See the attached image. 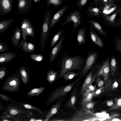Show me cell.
<instances>
[{
	"label": "cell",
	"mask_w": 121,
	"mask_h": 121,
	"mask_svg": "<svg viewBox=\"0 0 121 121\" xmlns=\"http://www.w3.org/2000/svg\"><path fill=\"white\" fill-rule=\"evenodd\" d=\"M61 63L59 61L60 71L57 79L59 80L67 72L73 70L81 71L84 64L85 59L82 55H76L73 57H70L68 54H65L61 57Z\"/></svg>",
	"instance_id": "6da1fadb"
},
{
	"label": "cell",
	"mask_w": 121,
	"mask_h": 121,
	"mask_svg": "<svg viewBox=\"0 0 121 121\" xmlns=\"http://www.w3.org/2000/svg\"><path fill=\"white\" fill-rule=\"evenodd\" d=\"M81 79L77 78L73 82L59 87L55 89L51 94L46 101V105L48 107L55 101L61 97L67 95L72 90L76 83Z\"/></svg>",
	"instance_id": "7a4b0ae2"
},
{
	"label": "cell",
	"mask_w": 121,
	"mask_h": 121,
	"mask_svg": "<svg viewBox=\"0 0 121 121\" xmlns=\"http://www.w3.org/2000/svg\"><path fill=\"white\" fill-rule=\"evenodd\" d=\"M100 63L94 65L86 75L82 84L79 90L78 97H81L86 91L94 81L100 68Z\"/></svg>",
	"instance_id": "3957f363"
},
{
	"label": "cell",
	"mask_w": 121,
	"mask_h": 121,
	"mask_svg": "<svg viewBox=\"0 0 121 121\" xmlns=\"http://www.w3.org/2000/svg\"><path fill=\"white\" fill-rule=\"evenodd\" d=\"M20 75L19 71L11 75L7 78L1 87L4 91L13 92L19 91L21 84Z\"/></svg>",
	"instance_id": "277c9868"
},
{
	"label": "cell",
	"mask_w": 121,
	"mask_h": 121,
	"mask_svg": "<svg viewBox=\"0 0 121 121\" xmlns=\"http://www.w3.org/2000/svg\"><path fill=\"white\" fill-rule=\"evenodd\" d=\"M51 17V12L47 10L44 17L42 24L40 40V50L41 52L47 41L50 29V26Z\"/></svg>",
	"instance_id": "5b68a950"
},
{
	"label": "cell",
	"mask_w": 121,
	"mask_h": 121,
	"mask_svg": "<svg viewBox=\"0 0 121 121\" xmlns=\"http://www.w3.org/2000/svg\"><path fill=\"white\" fill-rule=\"evenodd\" d=\"M72 116L65 118V121H92L97 118L93 113L80 108Z\"/></svg>",
	"instance_id": "8992f818"
},
{
	"label": "cell",
	"mask_w": 121,
	"mask_h": 121,
	"mask_svg": "<svg viewBox=\"0 0 121 121\" xmlns=\"http://www.w3.org/2000/svg\"><path fill=\"white\" fill-rule=\"evenodd\" d=\"M98 56V53L90 50L85 59L83 68L79 75V78L82 79L87 74L93 67L95 65Z\"/></svg>",
	"instance_id": "52a82bcc"
},
{
	"label": "cell",
	"mask_w": 121,
	"mask_h": 121,
	"mask_svg": "<svg viewBox=\"0 0 121 121\" xmlns=\"http://www.w3.org/2000/svg\"><path fill=\"white\" fill-rule=\"evenodd\" d=\"M5 106L4 108L5 112L3 114L5 115L1 117L0 118H13V116L20 114H26L27 117L33 115L31 111L23 110L21 108L9 105Z\"/></svg>",
	"instance_id": "ba28073f"
},
{
	"label": "cell",
	"mask_w": 121,
	"mask_h": 121,
	"mask_svg": "<svg viewBox=\"0 0 121 121\" xmlns=\"http://www.w3.org/2000/svg\"><path fill=\"white\" fill-rule=\"evenodd\" d=\"M82 80L77 82L71 90L70 97L66 102L64 106L65 108H71L76 110H77L76 105L78 99L79 87Z\"/></svg>",
	"instance_id": "9c48e42d"
},
{
	"label": "cell",
	"mask_w": 121,
	"mask_h": 121,
	"mask_svg": "<svg viewBox=\"0 0 121 121\" xmlns=\"http://www.w3.org/2000/svg\"><path fill=\"white\" fill-rule=\"evenodd\" d=\"M81 15L80 11L77 9L71 12L66 17L65 21L62 24L61 26L72 22L73 25L72 32H74L81 23Z\"/></svg>",
	"instance_id": "30bf717a"
},
{
	"label": "cell",
	"mask_w": 121,
	"mask_h": 121,
	"mask_svg": "<svg viewBox=\"0 0 121 121\" xmlns=\"http://www.w3.org/2000/svg\"><path fill=\"white\" fill-rule=\"evenodd\" d=\"M67 95H65L58 99L47 111L45 118V121H49L51 117L56 114L62 105L64 100Z\"/></svg>",
	"instance_id": "8fae6325"
},
{
	"label": "cell",
	"mask_w": 121,
	"mask_h": 121,
	"mask_svg": "<svg viewBox=\"0 0 121 121\" xmlns=\"http://www.w3.org/2000/svg\"><path fill=\"white\" fill-rule=\"evenodd\" d=\"M109 72V61L108 58H107L100 67L96 78L102 76L104 79L105 83L108 80Z\"/></svg>",
	"instance_id": "7c38bea8"
},
{
	"label": "cell",
	"mask_w": 121,
	"mask_h": 121,
	"mask_svg": "<svg viewBox=\"0 0 121 121\" xmlns=\"http://www.w3.org/2000/svg\"><path fill=\"white\" fill-rule=\"evenodd\" d=\"M13 0H0V16H3L13 10Z\"/></svg>",
	"instance_id": "4fadbf2b"
},
{
	"label": "cell",
	"mask_w": 121,
	"mask_h": 121,
	"mask_svg": "<svg viewBox=\"0 0 121 121\" xmlns=\"http://www.w3.org/2000/svg\"><path fill=\"white\" fill-rule=\"evenodd\" d=\"M32 0H17L18 11L20 14L28 12L32 6Z\"/></svg>",
	"instance_id": "5bb4252c"
},
{
	"label": "cell",
	"mask_w": 121,
	"mask_h": 121,
	"mask_svg": "<svg viewBox=\"0 0 121 121\" xmlns=\"http://www.w3.org/2000/svg\"><path fill=\"white\" fill-rule=\"evenodd\" d=\"M66 35L65 34L62 35L57 43L52 49L50 55V64L53 62L61 49L62 43Z\"/></svg>",
	"instance_id": "9a60e30c"
},
{
	"label": "cell",
	"mask_w": 121,
	"mask_h": 121,
	"mask_svg": "<svg viewBox=\"0 0 121 121\" xmlns=\"http://www.w3.org/2000/svg\"><path fill=\"white\" fill-rule=\"evenodd\" d=\"M35 45L31 42L28 43L26 40H22L19 43L17 49L21 48L23 51L28 53L34 52L35 50Z\"/></svg>",
	"instance_id": "2e32d148"
},
{
	"label": "cell",
	"mask_w": 121,
	"mask_h": 121,
	"mask_svg": "<svg viewBox=\"0 0 121 121\" xmlns=\"http://www.w3.org/2000/svg\"><path fill=\"white\" fill-rule=\"evenodd\" d=\"M18 71L22 82L26 85L30 78V72L24 65L19 68Z\"/></svg>",
	"instance_id": "e0dca14e"
},
{
	"label": "cell",
	"mask_w": 121,
	"mask_h": 121,
	"mask_svg": "<svg viewBox=\"0 0 121 121\" xmlns=\"http://www.w3.org/2000/svg\"><path fill=\"white\" fill-rule=\"evenodd\" d=\"M16 55L13 52H4L0 54V65L6 64L11 62L16 57Z\"/></svg>",
	"instance_id": "ac0fdd59"
},
{
	"label": "cell",
	"mask_w": 121,
	"mask_h": 121,
	"mask_svg": "<svg viewBox=\"0 0 121 121\" xmlns=\"http://www.w3.org/2000/svg\"><path fill=\"white\" fill-rule=\"evenodd\" d=\"M68 6L67 5L59 10L54 15L51 19L50 24V28H52L62 17Z\"/></svg>",
	"instance_id": "d6986e66"
},
{
	"label": "cell",
	"mask_w": 121,
	"mask_h": 121,
	"mask_svg": "<svg viewBox=\"0 0 121 121\" xmlns=\"http://www.w3.org/2000/svg\"><path fill=\"white\" fill-rule=\"evenodd\" d=\"M90 33L91 38L95 44L100 48L104 47L102 39L98 36L94 30L92 28H90Z\"/></svg>",
	"instance_id": "ffe728a7"
},
{
	"label": "cell",
	"mask_w": 121,
	"mask_h": 121,
	"mask_svg": "<svg viewBox=\"0 0 121 121\" xmlns=\"http://www.w3.org/2000/svg\"><path fill=\"white\" fill-rule=\"evenodd\" d=\"M21 30L17 27L13 33L11 37V41L13 45L17 48L19 45V41L20 40Z\"/></svg>",
	"instance_id": "44dd1931"
},
{
	"label": "cell",
	"mask_w": 121,
	"mask_h": 121,
	"mask_svg": "<svg viewBox=\"0 0 121 121\" xmlns=\"http://www.w3.org/2000/svg\"><path fill=\"white\" fill-rule=\"evenodd\" d=\"M90 27L95 30H96L102 35L106 36V32L103 29L101 25L94 20L90 19L88 21Z\"/></svg>",
	"instance_id": "7402d4cb"
},
{
	"label": "cell",
	"mask_w": 121,
	"mask_h": 121,
	"mask_svg": "<svg viewBox=\"0 0 121 121\" xmlns=\"http://www.w3.org/2000/svg\"><path fill=\"white\" fill-rule=\"evenodd\" d=\"M98 102V101L92 100L86 102L81 103H80V108L85 111L93 113L95 110V106Z\"/></svg>",
	"instance_id": "603a6c76"
},
{
	"label": "cell",
	"mask_w": 121,
	"mask_h": 121,
	"mask_svg": "<svg viewBox=\"0 0 121 121\" xmlns=\"http://www.w3.org/2000/svg\"><path fill=\"white\" fill-rule=\"evenodd\" d=\"M94 3V2H93L88 8L87 12V17H98L101 13V11L99 9L93 6Z\"/></svg>",
	"instance_id": "cb8c5ba5"
},
{
	"label": "cell",
	"mask_w": 121,
	"mask_h": 121,
	"mask_svg": "<svg viewBox=\"0 0 121 121\" xmlns=\"http://www.w3.org/2000/svg\"><path fill=\"white\" fill-rule=\"evenodd\" d=\"M86 28L84 27L78 30L77 35L76 41L79 45L84 44L86 42L85 34Z\"/></svg>",
	"instance_id": "d4e9b609"
},
{
	"label": "cell",
	"mask_w": 121,
	"mask_h": 121,
	"mask_svg": "<svg viewBox=\"0 0 121 121\" xmlns=\"http://www.w3.org/2000/svg\"><path fill=\"white\" fill-rule=\"evenodd\" d=\"M81 71L76 73L74 71H69L64 74L61 78H63L65 82L70 81L78 76H79Z\"/></svg>",
	"instance_id": "484cf974"
},
{
	"label": "cell",
	"mask_w": 121,
	"mask_h": 121,
	"mask_svg": "<svg viewBox=\"0 0 121 121\" xmlns=\"http://www.w3.org/2000/svg\"><path fill=\"white\" fill-rule=\"evenodd\" d=\"M13 21V19L3 20L0 21V34L5 32Z\"/></svg>",
	"instance_id": "4316f807"
},
{
	"label": "cell",
	"mask_w": 121,
	"mask_h": 121,
	"mask_svg": "<svg viewBox=\"0 0 121 121\" xmlns=\"http://www.w3.org/2000/svg\"><path fill=\"white\" fill-rule=\"evenodd\" d=\"M47 75L46 78L48 82L50 84L53 83L57 79L58 71H54L50 69L46 72Z\"/></svg>",
	"instance_id": "83f0119b"
},
{
	"label": "cell",
	"mask_w": 121,
	"mask_h": 121,
	"mask_svg": "<svg viewBox=\"0 0 121 121\" xmlns=\"http://www.w3.org/2000/svg\"><path fill=\"white\" fill-rule=\"evenodd\" d=\"M117 8V6L114 3H110L104 6L102 10V13L104 17L112 13Z\"/></svg>",
	"instance_id": "f1b7e54d"
},
{
	"label": "cell",
	"mask_w": 121,
	"mask_h": 121,
	"mask_svg": "<svg viewBox=\"0 0 121 121\" xmlns=\"http://www.w3.org/2000/svg\"><path fill=\"white\" fill-rule=\"evenodd\" d=\"M14 103L21 105L25 108L28 109L35 110L41 114H43V111L40 108L31 104L26 103L18 102L15 100L14 101Z\"/></svg>",
	"instance_id": "f546056e"
},
{
	"label": "cell",
	"mask_w": 121,
	"mask_h": 121,
	"mask_svg": "<svg viewBox=\"0 0 121 121\" xmlns=\"http://www.w3.org/2000/svg\"><path fill=\"white\" fill-rule=\"evenodd\" d=\"M30 22L26 18H24L22 21L21 27L22 35V40H27V35L26 33V30Z\"/></svg>",
	"instance_id": "4dcf8cb0"
},
{
	"label": "cell",
	"mask_w": 121,
	"mask_h": 121,
	"mask_svg": "<svg viewBox=\"0 0 121 121\" xmlns=\"http://www.w3.org/2000/svg\"><path fill=\"white\" fill-rule=\"evenodd\" d=\"M45 89V88L43 87L34 88L30 90L27 93L26 95L30 97L37 96L39 95L42 93Z\"/></svg>",
	"instance_id": "1f68e13d"
},
{
	"label": "cell",
	"mask_w": 121,
	"mask_h": 121,
	"mask_svg": "<svg viewBox=\"0 0 121 121\" xmlns=\"http://www.w3.org/2000/svg\"><path fill=\"white\" fill-rule=\"evenodd\" d=\"M110 69L112 77L115 75L117 70L118 63L116 59L114 56L111 57L110 63Z\"/></svg>",
	"instance_id": "d6a6232c"
},
{
	"label": "cell",
	"mask_w": 121,
	"mask_h": 121,
	"mask_svg": "<svg viewBox=\"0 0 121 121\" xmlns=\"http://www.w3.org/2000/svg\"><path fill=\"white\" fill-rule=\"evenodd\" d=\"M115 102L114 104L109 108V111L119 110L121 109V96L119 98L114 97Z\"/></svg>",
	"instance_id": "836d02e7"
},
{
	"label": "cell",
	"mask_w": 121,
	"mask_h": 121,
	"mask_svg": "<svg viewBox=\"0 0 121 121\" xmlns=\"http://www.w3.org/2000/svg\"><path fill=\"white\" fill-rule=\"evenodd\" d=\"M93 92H86L81 97L80 103L86 102L92 100L93 98Z\"/></svg>",
	"instance_id": "e575fe53"
},
{
	"label": "cell",
	"mask_w": 121,
	"mask_h": 121,
	"mask_svg": "<svg viewBox=\"0 0 121 121\" xmlns=\"http://www.w3.org/2000/svg\"><path fill=\"white\" fill-rule=\"evenodd\" d=\"M121 11V6L118 10L112 15L104 17L105 19L109 23L113 24L115 23V19L117 14Z\"/></svg>",
	"instance_id": "d590c367"
},
{
	"label": "cell",
	"mask_w": 121,
	"mask_h": 121,
	"mask_svg": "<svg viewBox=\"0 0 121 121\" xmlns=\"http://www.w3.org/2000/svg\"><path fill=\"white\" fill-rule=\"evenodd\" d=\"M63 31V30H60L55 35L51 41L50 47V48H51L54 46V45L60 38Z\"/></svg>",
	"instance_id": "8d00e7d4"
},
{
	"label": "cell",
	"mask_w": 121,
	"mask_h": 121,
	"mask_svg": "<svg viewBox=\"0 0 121 121\" xmlns=\"http://www.w3.org/2000/svg\"><path fill=\"white\" fill-rule=\"evenodd\" d=\"M46 5L47 6L51 4L55 6L60 5L63 2V0H46Z\"/></svg>",
	"instance_id": "74e56055"
},
{
	"label": "cell",
	"mask_w": 121,
	"mask_h": 121,
	"mask_svg": "<svg viewBox=\"0 0 121 121\" xmlns=\"http://www.w3.org/2000/svg\"><path fill=\"white\" fill-rule=\"evenodd\" d=\"M29 56L33 60L38 62H40L44 59L43 55L40 54H31Z\"/></svg>",
	"instance_id": "f35d334b"
},
{
	"label": "cell",
	"mask_w": 121,
	"mask_h": 121,
	"mask_svg": "<svg viewBox=\"0 0 121 121\" xmlns=\"http://www.w3.org/2000/svg\"><path fill=\"white\" fill-rule=\"evenodd\" d=\"M26 33L27 35L34 37L35 35V32L34 28L32 24L30 22L28 25L26 30Z\"/></svg>",
	"instance_id": "ab89813d"
},
{
	"label": "cell",
	"mask_w": 121,
	"mask_h": 121,
	"mask_svg": "<svg viewBox=\"0 0 121 121\" xmlns=\"http://www.w3.org/2000/svg\"><path fill=\"white\" fill-rule=\"evenodd\" d=\"M106 91L105 86H103L102 87L97 89L93 92V97H97L104 93Z\"/></svg>",
	"instance_id": "60d3db41"
},
{
	"label": "cell",
	"mask_w": 121,
	"mask_h": 121,
	"mask_svg": "<svg viewBox=\"0 0 121 121\" xmlns=\"http://www.w3.org/2000/svg\"><path fill=\"white\" fill-rule=\"evenodd\" d=\"M115 42V49L119 52L121 54V38L118 36L116 37Z\"/></svg>",
	"instance_id": "b9f144b4"
},
{
	"label": "cell",
	"mask_w": 121,
	"mask_h": 121,
	"mask_svg": "<svg viewBox=\"0 0 121 121\" xmlns=\"http://www.w3.org/2000/svg\"><path fill=\"white\" fill-rule=\"evenodd\" d=\"M8 67L4 65L0 68V81L4 78L8 73Z\"/></svg>",
	"instance_id": "7bdbcfd3"
},
{
	"label": "cell",
	"mask_w": 121,
	"mask_h": 121,
	"mask_svg": "<svg viewBox=\"0 0 121 121\" xmlns=\"http://www.w3.org/2000/svg\"><path fill=\"white\" fill-rule=\"evenodd\" d=\"M96 78L94 81L95 82V85L96 86L97 89L103 86L105 82L102 78L99 77Z\"/></svg>",
	"instance_id": "ee69618b"
},
{
	"label": "cell",
	"mask_w": 121,
	"mask_h": 121,
	"mask_svg": "<svg viewBox=\"0 0 121 121\" xmlns=\"http://www.w3.org/2000/svg\"><path fill=\"white\" fill-rule=\"evenodd\" d=\"M0 98L3 101L9 102L12 103H14V101L11 99L9 97L4 94H0Z\"/></svg>",
	"instance_id": "f6af8a7d"
},
{
	"label": "cell",
	"mask_w": 121,
	"mask_h": 121,
	"mask_svg": "<svg viewBox=\"0 0 121 121\" xmlns=\"http://www.w3.org/2000/svg\"><path fill=\"white\" fill-rule=\"evenodd\" d=\"M7 51L9 52L8 45L3 42H0V52H5Z\"/></svg>",
	"instance_id": "bcb514c9"
},
{
	"label": "cell",
	"mask_w": 121,
	"mask_h": 121,
	"mask_svg": "<svg viewBox=\"0 0 121 121\" xmlns=\"http://www.w3.org/2000/svg\"><path fill=\"white\" fill-rule=\"evenodd\" d=\"M113 82L111 80H108L105 83V88L106 92L108 91L111 88Z\"/></svg>",
	"instance_id": "7dc6e473"
},
{
	"label": "cell",
	"mask_w": 121,
	"mask_h": 121,
	"mask_svg": "<svg viewBox=\"0 0 121 121\" xmlns=\"http://www.w3.org/2000/svg\"><path fill=\"white\" fill-rule=\"evenodd\" d=\"M89 0H78L77 3L78 7H82L84 6Z\"/></svg>",
	"instance_id": "c3c4849f"
},
{
	"label": "cell",
	"mask_w": 121,
	"mask_h": 121,
	"mask_svg": "<svg viewBox=\"0 0 121 121\" xmlns=\"http://www.w3.org/2000/svg\"><path fill=\"white\" fill-rule=\"evenodd\" d=\"M105 103L108 106L111 107L114 104L115 102L113 100L110 99L105 101Z\"/></svg>",
	"instance_id": "681fc988"
},
{
	"label": "cell",
	"mask_w": 121,
	"mask_h": 121,
	"mask_svg": "<svg viewBox=\"0 0 121 121\" xmlns=\"http://www.w3.org/2000/svg\"><path fill=\"white\" fill-rule=\"evenodd\" d=\"M118 83L117 82H113L111 89L112 90H115L118 86Z\"/></svg>",
	"instance_id": "f907efd6"
},
{
	"label": "cell",
	"mask_w": 121,
	"mask_h": 121,
	"mask_svg": "<svg viewBox=\"0 0 121 121\" xmlns=\"http://www.w3.org/2000/svg\"><path fill=\"white\" fill-rule=\"evenodd\" d=\"M101 1L104 6L110 3L109 0H101Z\"/></svg>",
	"instance_id": "816d5d0a"
},
{
	"label": "cell",
	"mask_w": 121,
	"mask_h": 121,
	"mask_svg": "<svg viewBox=\"0 0 121 121\" xmlns=\"http://www.w3.org/2000/svg\"><path fill=\"white\" fill-rule=\"evenodd\" d=\"M49 121H65V119L63 118H55L52 119V120H49Z\"/></svg>",
	"instance_id": "f5cc1de1"
},
{
	"label": "cell",
	"mask_w": 121,
	"mask_h": 121,
	"mask_svg": "<svg viewBox=\"0 0 121 121\" xmlns=\"http://www.w3.org/2000/svg\"><path fill=\"white\" fill-rule=\"evenodd\" d=\"M116 26H121V17L120 18Z\"/></svg>",
	"instance_id": "db71d44e"
},
{
	"label": "cell",
	"mask_w": 121,
	"mask_h": 121,
	"mask_svg": "<svg viewBox=\"0 0 121 121\" xmlns=\"http://www.w3.org/2000/svg\"><path fill=\"white\" fill-rule=\"evenodd\" d=\"M119 82L120 84H121V75L119 77Z\"/></svg>",
	"instance_id": "11a10c76"
},
{
	"label": "cell",
	"mask_w": 121,
	"mask_h": 121,
	"mask_svg": "<svg viewBox=\"0 0 121 121\" xmlns=\"http://www.w3.org/2000/svg\"><path fill=\"white\" fill-rule=\"evenodd\" d=\"M110 3H114V0H109Z\"/></svg>",
	"instance_id": "9f6ffc18"
},
{
	"label": "cell",
	"mask_w": 121,
	"mask_h": 121,
	"mask_svg": "<svg viewBox=\"0 0 121 121\" xmlns=\"http://www.w3.org/2000/svg\"><path fill=\"white\" fill-rule=\"evenodd\" d=\"M99 1H101V0H94V2H95L96 3H97Z\"/></svg>",
	"instance_id": "6f0895ef"
},
{
	"label": "cell",
	"mask_w": 121,
	"mask_h": 121,
	"mask_svg": "<svg viewBox=\"0 0 121 121\" xmlns=\"http://www.w3.org/2000/svg\"><path fill=\"white\" fill-rule=\"evenodd\" d=\"M33 1H35V2H36L37 1L39 2L40 1V0H33Z\"/></svg>",
	"instance_id": "680465c9"
},
{
	"label": "cell",
	"mask_w": 121,
	"mask_h": 121,
	"mask_svg": "<svg viewBox=\"0 0 121 121\" xmlns=\"http://www.w3.org/2000/svg\"><path fill=\"white\" fill-rule=\"evenodd\" d=\"M119 15H120V16H121V11L119 13Z\"/></svg>",
	"instance_id": "91938a15"
}]
</instances>
